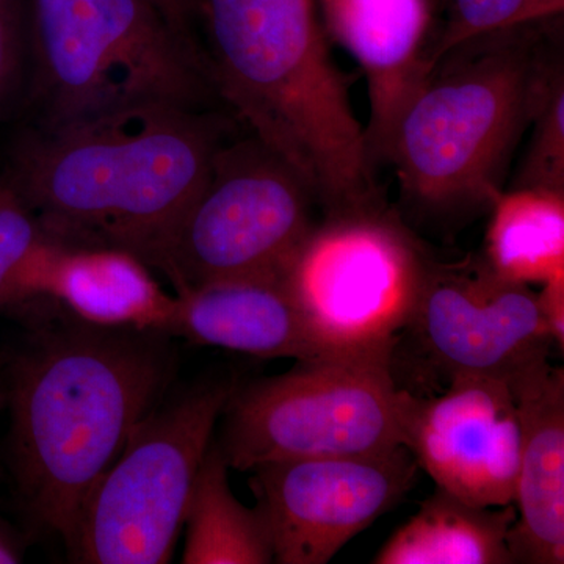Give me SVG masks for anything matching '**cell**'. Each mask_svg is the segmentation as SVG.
Masks as SVG:
<instances>
[{
	"label": "cell",
	"instance_id": "1",
	"mask_svg": "<svg viewBox=\"0 0 564 564\" xmlns=\"http://www.w3.org/2000/svg\"><path fill=\"white\" fill-rule=\"evenodd\" d=\"M172 336L152 329L44 322L0 369V402L17 502L70 547L85 497L133 430L169 393Z\"/></svg>",
	"mask_w": 564,
	"mask_h": 564
},
{
	"label": "cell",
	"instance_id": "2",
	"mask_svg": "<svg viewBox=\"0 0 564 564\" xmlns=\"http://www.w3.org/2000/svg\"><path fill=\"white\" fill-rule=\"evenodd\" d=\"M228 135L221 115L169 104L31 124L11 143L0 184L63 243L115 248L162 273Z\"/></svg>",
	"mask_w": 564,
	"mask_h": 564
},
{
	"label": "cell",
	"instance_id": "3",
	"mask_svg": "<svg viewBox=\"0 0 564 564\" xmlns=\"http://www.w3.org/2000/svg\"><path fill=\"white\" fill-rule=\"evenodd\" d=\"M195 20L218 99L303 177L326 214L383 203L313 0H195Z\"/></svg>",
	"mask_w": 564,
	"mask_h": 564
},
{
	"label": "cell",
	"instance_id": "4",
	"mask_svg": "<svg viewBox=\"0 0 564 564\" xmlns=\"http://www.w3.org/2000/svg\"><path fill=\"white\" fill-rule=\"evenodd\" d=\"M556 20L464 41L425 74L386 161L419 221L458 228L491 210L549 70L562 57L547 31Z\"/></svg>",
	"mask_w": 564,
	"mask_h": 564
},
{
	"label": "cell",
	"instance_id": "5",
	"mask_svg": "<svg viewBox=\"0 0 564 564\" xmlns=\"http://www.w3.org/2000/svg\"><path fill=\"white\" fill-rule=\"evenodd\" d=\"M28 13L32 124L218 99L198 40L152 0H29Z\"/></svg>",
	"mask_w": 564,
	"mask_h": 564
},
{
	"label": "cell",
	"instance_id": "6",
	"mask_svg": "<svg viewBox=\"0 0 564 564\" xmlns=\"http://www.w3.org/2000/svg\"><path fill=\"white\" fill-rule=\"evenodd\" d=\"M433 261L380 203L326 214L281 278L323 348L334 356L392 364Z\"/></svg>",
	"mask_w": 564,
	"mask_h": 564
},
{
	"label": "cell",
	"instance_id": "7",
	"mask_svg": "<svg viewBox=\"0 0 564 564\" xmlns=\"http://www.w3.org/2000/svg\"><path fill=\"white\" fill-rule=\"evenodd\" d=\"M236 386L204 378L163 397L85 497L74 562H172L196 475Z\"/></svg>",
	"mask_w": 564,
	"mask_h": 564
},
{
	"label": "cell",
	"instance_id": "8",
	"mask_svg": "<svg viewBox=\"0 0 564 564\" xmlns=\"http://www.w3.org/2000/svg\"><path fill=\"white\" fill-rule=\"evenodd\" d=\"M408 397L391 362L299 361L291 372L236 386L217 444L229 469L240 473L267 463L378 454L404 445Z\"/></svg>",
	"mask_w": 564,
	"mask_h": 564
},
{
	"label": "cell",
	"instance_id": "9",
	"mask_svg": "<svg viewBox=\"0 0 564 564\" xmlns=\"http://www.w3.org/2000/svg\"><path fill=\"white\" fill-rule=\"evenodd\" d=\"M306 182L261 140H228L174 232L163 276L176 295L234 278L281 274L313 228Z\"/></svg>",
	"mask_w": 564,
	"mask_h": 564
},
{
	"label": "cell",
	"instance_id": "10",
	"mask_svg": "<svg viewBox=\"0 0 564 564\" xmlns=\"http://www.w3.org/2000/svg\"><path fill=\"white\" fill-rule=\"evenodd\" d=\"M417 467L404 445L254 467L250 486L272 534L274 563L332 562L410 491Z\"/></svg>",
	"mask_w": 564,
	"mask_h": 564
},
{
	"label": "cell",
	"instance_id": "11",
	"mask_svg": "<svg viewBox=\"0 0 564 564\" xmlns=\"http://www.w3.org/2000/svg\"><path fill=\"white\" fill-rule=\"evenodd\" d=\"M408 329L448 378L475 375L508 383L549 358L552 345L538 293L500 276L484 254L433 261Z\"/></svg>",
	"mask_w": 564,
	"mask_h": 564
},
{
	"label": "cell",
	"instance_id": "12",
	"mask_svg": "<svg viewBox=\"0 0 564 564\" xmlns=\"http://www.w3.org/2000/svg\"><path fill=\"white\" fill-rule=\"evenodd\" d=\"M448 381L433 399L410 393L404 447L436 488L478 507L513 505L521 426L510 386L475 375Z\"/></svg>",
	"mask_w": 564,
	"mask_h": 564
},
{
	"label": "cell",
	"instance_id": "13",
	"mask_svg": "<svg viewBox=\"0 0 564 564\" xmlns=\"http://www.w3.org/2000/svg\"><path fill=\"white\" fill-rule=\"evenodd\" d=\"M326 33L359 63L369 93L367 151L388 161L404 107L429 73L433 0H321Z\"/></svg>",
	"mask_w": 564,
	"mask_h": 564
},
{
	"label": "cell",
	"instance_id": "14",
	"mask_svg": "<svg viewBox=\"0 0 564 564\" xmlns=\"http://www.w3.org/2000/svg\"><path fill=\"white\" fill-rule=\"evenodd\" d=\"M521 426L516 521L508 534L514 563H564V372L549 358L507 383Z\"/></svg>",
	"mask_w": 564,
	"mask_h": 564
},
{
	"label": "cell",
	"instance_id": "15",
	"mask_svg": "<svg viewBox=\"0 0 564 564\" xmlns=\"http://www.w3.org/2000/svg\"><path fill=\"white\" fill-rule=\"evenodd\" d=\"M170 336L262 359L334 356L307 328L281 274L214 281L180 293Z\"/></svg>",
	"mask_w": 564,
	"mask_h": 564
},
{
	"label": "cell",
	"instance_id": "16",
	"mask_svg": "<svg viewBox=\"0 0 564 564\" xmlns=\"http://www.w3.org/2000/svg\"><path fill=\"white\" fill-rule=\"evenodd\" d=\"M76 321L106 328L169 334L176 296L166 295L151 269L129 252L61 243L52 256L41 300Z\"/></svg>",
	"mask_w": 564,
	"mask_h": 564
},
{
	"label": "cell",
	"instance_id": "17",
	"mask_svg": "<svg viewBox=\"0 0 564 564\" xmlns=\"http://www.w3.org/2000/svg\"><path fill=\"white\" fill-rule=\"evenodd\" d=\"M516 508L478 507L436 488L393 532L375 564H513L508 534Z\"/></svg>",
	"mask_w": 564,
	"mask_h": 564
},
{
	"label": "cell",
	"instance_id": "18",
	"mask_svg": "<svg viewBox=\"0 0 564 564\" xmlns=\"http://www.w3.org/2000/svg\"><path fill=\"white\" fill-rule=\"evenodd\" d=\"M229 466L212 440L185 513L184 564L274 563L272 534L262 511L245 507L231 491Z\"/></svg>",
	"mask_w": 564,
	"mask_h": 564
},
{
	"label": "cell",
	"instance_id": "19",
	"mask_svg": "<svg viewBox=\"0 0 564 564\" xmlns=\"http://www.w3.org/2000/svg\"><path fill=\"white\" fill-rule=\"evenodd\" d=\"M489 212L484 258L500 276L543 285L564 274V193L510 188Z\"/></svg>",
	"mask_w": 564,
	"mask_h": 564
},
{
	"label": "cell",
	"instance_id": "20",
	"mask_svg": "<svg viewBox=\"0 0 564 564\" xmlns=\"http://www.w3.org/2000/svg\"><path fill=\"white\" fill-rule=\"evenodd\" d=\"M61 240L2 185L0 193V313L20 314L36 302Z\"/></svg>",
	"mask_w": 564,
	"mask_h": 564
},
{
	"label": "cell",
	"instance_id": "21",
	"mask_svg": "<svg viewBox=\"0 0 564 564\" xmlns=\"http://www.w3.org/2000/svg\"><path fill=\"white\" fill-rule=\"evenodd\" d=\"M564 0H444V24L433 36L429 70L445 52L486 33L562 18Z\"/></svg>",
	"mask_w": 564,
	"mask_h": 564
},
{
	"label": "cell",
	"instance_id": "22",
	"mask_svg": "<svg viewBox=\"0 0 564 564\" xmlns=\"http://www.w3.org/2000/svg\"><path fill=\"white\" fill-rule=\"evenodd\" d=\"M530 128L532 139L511 188L564 193L563 55L549 70Z\"/></svg>",
	"mask_w": 564,
	"mask_h": 564
},
{
	"label": "cell",
	"instance_id": "23",
	"mask_svg": "<svg viewBox=\"0 0 564 564\" xmlns=\"http://www.w3.org/2000/svg\"><path fill=\"white\" fill-rule=\"evenodd\" d=\"M22 0H0V118L20 85L29 32L25 31Z\"/></svg>",
	"mask_w": 564,
	"mask_h": 564
},
{
	"label": "cell",
	"instance_id": "24",
	"mask_svg": "<svg viewBox=\"0 0 564 564\" xmlns=\"http://www.w3.org/2000/svg\"><path fill=\"white\" fill-rule=\"evenodd\" d=\"M538 306L541 317L551 336L552 344L560 350L564 348V274L545 281L538 293Z\"/></svg>",
	"mask_w": 564,
	"mask_h": 564
},
{
	"label": "cell",
	"instance_id": "25",
	"mask_svg": "<svg viewBox=\"0 0 564 564\" xmlns=\"http://www.w3.org/2000/svg\"><path fill=\"white\" fill-rule=\"evenodd\" d=\"M24 560V543L20 534L0 519V564H17Z\"/></svg>",
	"mask_w": 564,
	"mask_h": 564
},
{
	"label": "cell",
	"instance_id": "26",
	"mask_svg": "<svg viewBox=\"0 0 564 564\" xmlns=\"http://www.w3.org/2000/svg\"><path fill=\"white\" fill-rule=\"evenodd\" d=\"M152 2L158 3L170 18L192 31L195 0H152Z\"/></svg>",
	"mask_w": 564,
	"mask_h": 564
},
{
	"label": "cell",
	"instance_id": "27",
	"mask_svg": "<svg viewBox=\"0 0 564 564\" xmlns=\"http://www.w3.org/2000/svg\"><path fill=\"white\" fill-rule=\"evenodd\" d=\"M0 193H2V184H0Z\"/></svg>",
	"mask_w": 564,
	"mask_h": 564
},
{
	"label": "cell",
	"instance_id": "28",
	"mask_svg": "<svg viewBox=\"0 0 564 564\" xmlns=\"http://www.w3.org/2000/svg\"><path fill=\"white\" fill-rule=\"evenodd\" d=\"M0 475H2V473H0Z\"/></svg>",
	"mask_w": 564,
	"mask_h": 564
}]
</instances>
